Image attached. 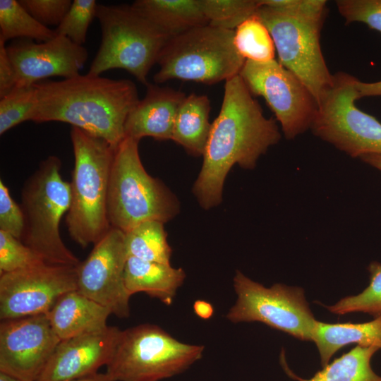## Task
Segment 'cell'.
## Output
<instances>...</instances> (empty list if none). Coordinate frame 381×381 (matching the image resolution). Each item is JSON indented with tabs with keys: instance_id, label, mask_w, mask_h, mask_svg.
<instances>
[{
	"instance_id": "6da1fadb",
	"label": "cell",
	"mask_w": 381,
	"mask_h": 381,
	"mask_svg": "<svg viewBox=\"0 0 381 381\" xmlns=\"http://www.w3.org/2000/svg\"><path fill=\"white\" fill-rule=\"evenodd\" d=\"M281 138L276 121L264 116L239 75L225 82L220 111L212 123L203 162L193 191L208 210L222 201L232 167L253 169L259 157Z\"/></svg>"
},
{
	"instance_id": "7a4b0ae2",
	"label": "cell",
	"mask_w": 381,
	"mask_h": 381,
	"mask_svg": "<svg viewBox=\"0 0 381 381\" xmlns=\"http://www.w3.org/2000/svg\"><path fill=\"white\" fill-rule=\"evenodd\" d=\"M30 121H59L100 138L113 147L125 138L127 116L139 100L130 80L78 75L59 81H40Z\"/></svg>"
},
{
	"instance_id": "3957f363",
	"label": "cell",
	"mask_w": 381,
	"mask_h": 381,
	"mask_svg": "<svg viewBox=\"0 0 381 381\" xmlns=\"http://www.w3.org/2000/svg\"><path fill=\"white\" fill-rule=\"evenodd\" d=\"M74 167L66 215L70 236L81 247L97 243L111 229L107 200L116 148L104 140L72 127Z\"/></svg>"
},
{
	"instance_id": "277c9868",
	"label": "cell",
	"mask_w": 381,
	"mask_h": 381,
	"mask_svg": "<svg viewBox=\"0 0 381 381\" xmlns=\"http://www.w3.org/2000/svg\"><path fill=\"white\" fill-rule=\"evenodd\" d=\"M138 140L125 137L115 150L107 200L111 227L126 232L147 220L165 223L179 211L176 197L144 168Z\"/></svg>"
},
{
	"instance_id": "5b68a950",
	"label": "cell",
	"mask_w": 381,
	"mask_h": 381,
	"mask_svg": "<svg viewBox=\"0 0 381 381\" xmlns=\"http://www.w3.org/2000/svg\"><path fill=\"white\" fill-rule=\"evenodd\" d=\"M61 168L60 159L49 156L26 181L21 193L25 228L20 241L47 263L77 266L80 260L60 234L61 220L71 204L70 183L63 179Z\"/></svg>"
},
{
	"instance_id": "8992f818",
	"label": "cell",
	"mask_w": 381,
	"mask_h": 381,
	"mask_svg": "<svg viewBox=\"0 0 381 381\" xmlns=\"http://www.w3.org/2000/svg\"><path fill=\"white\" fill-rule=\"evenodd\" d=\"M102 42L87 74L121 68L147 85V76L170 37L131 6L97 4Z\"/></svg>"
},
{
	"instance_id": "52a82bcc",
	"label": "cell",
	"mask_w": 381,
	"mask_h": 381,
	"mask_svg": "<svg viewBox=\"0 0 381 381\" xmlns=\"http://www.w3.org/2000/svg\"><path fill=\"white\" fill-rule=\"evenodd\" d=\"M234 35L207 24L171 37L158 57L155 83L179 79L212 85L238 75L246 60L234 47Z\"/></svg>"
},
{
	"instance_id": "ba28073f",
	"label": "cell",
	"mask_w": 381,
	"mask_h": 381,
	"mask_svg": "<svg viewBox=\"0 0 381 381\" xmlns=\"http://www.w3.org/2000/svg\"><path fill=\"white\" fill-rule=\"evenodd\" d=\"M204 346L181 342L162 328L142 324L121 330L106 373L112 381H159L200 360Z\"/></svg>"
},
{
	"instance_id": "9c48e42d",
	"label": "cell",
	"mask_w": 381,
	"mask_h": 381,
	"mask_svg": "<svg viewBox=\"0 0 381 381\" xmlns=\"http://www.w3.org/2000/svg\"><path fill=\"white\" fill-rule=\"evenodd\" d=\"M256 15L272 37L279 63L301 80L318 104L333 82L320 45L325 18L291 13L261 4Z\"/></svg>"
},
{
	"instance_id": "30bf717a",
	"label": "cell",
	"mask_w": 381,
	"mask_h": 381,
	"mask_svg": "<svg viewBox=\"0 0 381 381\" xmlns=\"http://www.w3.org/2000/svg\"><path fill=\"white\" fill-rule=\"evenodd\" d=\"M358 79L342 71L318 102L311 130L322 140L353 157L381 155V122L358 109Z\"/></svg>"
},
{
	"instance_id": "8fae6325",
	"label": "cell",
	"mask_w": 381,
	"mask_h": 381,
	"mask_svg": "<svg viewBox=\"0 0 381 381\" xmlns=\"http://www.w3.org/2000/svg\"><path fill=\"white\" fill-rule=\"evenodd\" d=\"M233 284L236 301L226 313L234 323L262 322L301 341H311L316 319L299 286L276 283L270 287L236 271Z\"/></svg>"
},
{
	"instance_id": "7c38bea8",
	"label": "cell",
	"mask_w": 381,
	"mask_h": 381,
	"mask_svg": "<svg viewBox=\"0 0 381 381\" xmlns=\"http://www.w3.org/2000/svg\"><path fill=\"white\" fill-rule=\"evenodd\" d=\"M238 75L253 95L264 98L286 139L293 140L311 128L318 102L301 80L279 61H246Z\"/></svg>"
},
{
	"instance_id": "4fadbf2b",
	"label": "cell",
	"mask_w": 381,
	"mask_h": 381,
	"mask_svg": "<svg viewBox=\"0 0 381 381\" xmlns=\"http://www.w3.org/2000/svg\"><path fill=\"white\" fill-rule=\"evenodd\" d=\"M76 267L44 262L0 274L1 320L46 315L61 296L77 290Z\"/></svg>"
},
{
	"instance_id": "5bb4252c",
	"label": "cell",
	"mask_w": 381,
	"mask_h": 381,
	"mask_svg": "<svg viewBox=\"0 0 381 381\" xmlns=\"http://www.w3.org/2000/svg\"><path fill=\"white\" fill-rule=\"evenodd\" d=\"M127 258L124 232L111 227L76 267L77 291L119 318L130 315L131 296L124 283Z\"/></svg>"
},
{
	"instance_id": "9a60e30c",
	"label": "cell",
	"mask_w": 381,
	"mask_h": 381,
	"mask_svg": "<svg viewBox=\"0 0 381 381\" xmlns=\"http://www.w3.org/2000/svg\"><path fill=\"white\" fill-rule=\"evenodd\" d=\"M60 341L45 314L1 320L0 373L37 381Z\"/></svg>"
},
{
	"instance_id": "2e32d148",
	"label": "cell",
	"mask_w": 381,
	"mask_h": 381,
	"mask_svg": "<svg viewBox=\"0 0 381 381\" xmlns=\"http://www.w3.org/2000/svg\"><path fill=\"white\" fill-rule=\"evenodd\" d=\"M16 76V86H28L47 78L64 79L80 75L87 50L64 36L43 42L18 39L6 47Z\"/></svg>"
},
{
	"instance_id": "e0dca14e",
	"label": "cell",
	"mask_w": 381,
	"mask_h": 381,
	"mask_svg": "<svg viewBox=\"0 0 381 381\" xmlns=\"http://www.w3.org/2000/svg\"><path fill=\"white\" fill-rule=\"evenodd\" d=\"M121 330L116 327L61 340L37 381H71L107 365Z\"/></svg>"
},
{
	"instance_id": "ac0fdd59",
	"label": "cell",
	"mask_w": 381,
	"mask_h": 381,
	"mask_svg": "<svg viewBox=\"0 0 381 381\" xmlns=\"http://www.w3.org/2000/svg\"><path fill=\"white\" fill-rule=\"evenodd\" d=\"M146 87L145 97L137 102L127 116L125 137L171 140L176 116L186 95L151 83Z\"/></svg>"
},
{
	"instance_id": "d6986e66",
	"label": "cell",
	"mask_w": 381,
	"mask_h": 381,
	"mask_svg": "<svg viewBox=\"0 0 381 381\" xmlns=\"http://www.w3.org/2000/svg\"><path fill=\"white\" fill-rule=\"evenodd\" d=\"M111 311L77 290L61 296L46 314L60 340L106 329Z\"/></svg>"
},
{
	"instance_id": "ffe728a7",
	"label": "cell",
	"mask_w": 381,
	"mask_h": 381,
	"mask_svg": "<svg viewBox=\"0 0 381 381\" xmlns=\"http://www.w3.org/2000/svg\"><path fill=\"white\" fill-rule=\"evenodd\" d=\"M186 278L182 268L128 256L124 269V283L128 294L145 293L165 305H171Z\"/></svg>"
},
{
	"instance_id": "44dd1931",
	"label": "cell",
	"mask_w": 381,
	"mask_h": 381,
	"mask_svg": "<svg viewBox=\"0 0 381 381\" xmlns=\"http://www.w3.org/2000/svg\"><path fill=\"white\" fill-rule=\"evenodd\" d=\"M318 350L324 368L334 353L349 344L375 346L381 350V315L361 323H327L316 320L312 340Z\"/></svg>"
},
{
	"instance_id": "7402d4cb",
	"label": "cell",
	"mask_w": 381,
	"mask_h": 381,
	"mask_svg": "<svg viewBox=\"0 0 381 381\" xmlns=\"http://www.w3.org/2000/svg\"><path fill=\"white\" fill-rule=\"evenodd\" d=\"M131 6L170 37L208 24L200 0H137Z\"/></svg>"
},
{
	"instance_id": "603a6c76",
	"label": "cell",
	"mask_w": 381,
	"mask_h": 381,
	"mask_svg": "<svg viewBox=\"0 0 381 381\" xmlns=\"http://www.w3.org/2000/svg\"><path fill=\"white\" fill-rule=\"evenodd\" d=\"M210 111L207 96H186L176 116L171 140L192 155H203L212 126Z\"/></svg>"
},
{
	"instance_id": "cb8c5ba5",
	"label": "cell",
	"mask_w": 381,
	"mask_h": 381,
	"mask_svg": "<svg viewBox=\"0 0 381 381\" xmlns=\"http://www.w3.org/2000/svg\"><path fill=\"white\" fill-rule=\"evenodd\" d=\"M124 234L128 257L170 265L171 248L163 222L145 221Z\"/></svg>"
},
{
	"instance_id": "d4e9b609",
	"label": "cell",
	"mask_w": 381,
	"mask_h": 381,
	"mask_svg": "<svg viewBox=\"0 0 381 381\" xmlns=\"http://www.w3.org/2000/svg\"><path fill=\"white\" fill-rule=\"evenodd\" d=\"M378 351L375 346H356L305 381H381L371 366L372 358Z\"/></svg>"
},
{
	"instance_id": "484cf974",
	"label": "cell",
	"mask_w": 381,
	"mask_h": 381,
	"mask_svg": "<svg viewBox=\"0 0 381 381\" xmlns=\"http://www.w3.org/2000/svg\"><path fill=\"white\" fill-rule=\"evenodd\" d=\"M56 36L52 30L34 18L16 0H0V39H29L39 42Z\"/></svg>"
},
{
	"instance_id": "4316f807",
	"label": "cell",
	"mask_w": 381,
	"mask_h": 381,
	"mask_svg": "<svg viewBox=\"0 0 381 381\" xmlns=\"http://www.w3.org/2000/svg\"><path fill=\"white\" fill-rule=\"evenodd\" d=\"M234 45L246 61L267 62L274 59L276 49L272 37L256 14L234 30Z\"/></svg>"
},
{
	"instance_id": "83f0119b",
	"label": "cell",
	"mask_w": 381,
	"mask_h": 381,
	"mask_svg": "<svg viewBox=\"0 0 381 381\" xmlns=\"http://www.w3.org/2000/svg\"><path fill=\"white\" fill-rule=\"evenodd\" d=\"M369 284L361 293L341 298L333 305L326 306L330 313L344 315L363 313L373 318L381 315V263L371 262L368 266Z\"/></svg>"
},
{
	"instance_id": "f1b7e54d",
	"label": "cell",
	"mask_w": 381,
	"mask_h": 381,
	"mask_svg": "<svg viewBox=\"0 0 381 381\" xmlns=\"http://www.w3.org/2000/svg\"><path fill=\"white\" fill-rule=\"evenodd\" d=\"M207 23L215 28L235 30L256 14L259 0H200Z\"/></svg>"
},
{
	"instance_id": "f546056e",
	"label": "cell",
	"mask_w": 381,
	"mask_h": 381,
	"mask_svg": "<svg viewBox=\"0 0 381 381\" xmlns=\"http://www.w3.org/2000/svg\"><path fill=\"white\" fill-rule=\"evenodd\" d=\"M34 85L16 86L0 99V135L24 121H30L36 104Z\"/></svg>"
},
{
	"instance_id": "4dcf8cb0",
	"label": "cell",
	"mask_w": 381,
	"mask_h": 381,
	"mask_svg": "<svg viewBox=\"0 0 381 381\" xmlns=\"http://www.w3.org/2000/svg\"><path fill=\"white\" fill-rule=\"evenodd\" d=\"M97 4L95 0H74L61 23L54 29L59 36H64L83 46L90 24L96 18Z\"/></svg>"
},
{
	"instance_id": "1f68e13d",
	"label": "cell",
	"mask_w": 381,
	"mask_h": 381,
	"mask_svg": "<svg viewBox=\"0 0 381 381\" xmlns=\"http://www.w3.org/2000/svg\"><path fill=\"white\" fill-rule=\"evenodd\" d=\"M44 262L20 239L0 230V274Z\"/></svg>"
},
{
	"instance_id": "d6a6232c",
	"label": "cell",
	"mask_w": 381,
	"mask_h": 381,
	"mask_svg": "<svg viewBox=\"0 0 381 381\" xmlns=\"http://www.w3.org/2000/svg\"><path fill=\"white\" fill-rule=\"evenodd\" d=\"M335 2L346 24L362 23L381 33V0H338Z\"/></svg>"
},
{
	"instance_id": "836d02e7",
	"label": "cell",
	"mask_w": 381,
	"mask_h": 381,
	"mask_svg": "<svg viewBox=\"0 0 381 381\" xmlns=\"http://www.w3.org/2000/svg\"><path fill=\"white\" fill-rule=\"evenodd\" d=\"M20 5L43 25L58 26L71 6L70 0H20Z\"/></svg>"
},
{
	"instance_id": "e575fe53",
	"label": "cell",
	"mask_w": 381,
	"mask_h": 381,
	"mask_svg": "<svg viewBox=\"0 0 381 381\" xmlns=\"http://www.w3.org/2000/svg\"><path fill=\"white\" fill-rule=\"evenodd\" d=\"M25 228L21 207L11 198L9 189L0 180V230L20 240Z\"/></svg>"
},
{
	"instance_id": "d590c367",
	"label": "cell",
	"mask_w": 381,
	"mask_h": 381,
	"mask_svg": "<svg viewBox=\"0 0 381 381\" xmlns=\"http://www.w3.org/2000/svg\"><path fill=\"white\" fill-rule=\"evenodd\" d=\"M261 5L272 7L291 13L325 17V0H260Z\"/></svg>"
},
{
	"instance_id": "8d00e7d4",
	"label": "cell",
	"mask_w": 381,
	"mask_h": 381,
	"mask_svg": "<svg viewBox=\"0 0 381 381\" xmlns=\"http://www.w3.org/2000/svg\"><path fill=\"white\" fill-rule=\"evenodd\" d=\"M16 85V72L7 53L6 42L0 39V98L8 94Z\"/></svg>"
},
{
	"instance_id": "74e56055",
	"label": "cell",
	"mask_w": 381,
	"mask_h": 381,
	"mask_svg": "<svg viewBox=\"0 0 381 381\" xmlns=\"http://www.w3.org/2000/svg\"><path fill=\"white\" fill-rule=\"evenodd\" d=\"M356 90L358 99L365 97L381 96V80L375 82H363L358 79Z\"/></svg>"
},
{
	"instance_id": "f35d334b",
	"label": "cell",
	"mask_w": 381,
	"mask_h": 381,
	"mask_svg": "<svg viewBox=\"0 0 381 381\" xmlns=\"http://www.w3.org/2000/svg\"><path fill=\"white\" fill-rule=\"evenodd\" d=\"M193 310L196 315L204 320L210 318L214 313L212 304L202 300H198L194 303Z\"/></svg>"
},
{
	"instance_id": "ab89813d",
	"label": "cell",
	"mask_w": 381,
	"mask_h": 381,
	"mask_svg": "<svg viewBox=\"0 0 381 381\" xmlns=\"http://www.w3.org/2000/svg\"><path fill=\"white\" fill-rule=\"evenodd\" d=\"M360 159L365 164L381 171V155L368 154L361 156Z\"/></svg>"
},
{
	"instance_id": "60d3db41",
	"label": "cell",
	"mask_w": 381,
	"mask_h": 381,
	"mask_svg": "<svg viewBox=\"0 0 381 381\" xmlns=\"http://www.w3.org/2000/svg\"><path fill=\"white\" fill-rule=\"evenodd\" d=\"M71 381H112L109 376L105 373H97L96 374L73 380Z\"/></svg>"
},
{
	"instance_id": "b9f144b4",
	"label": "cell",
	"mask_w": 381,
	"mask_h": 381,
	"mask_svg": "<svg viewBox=\"0 0 381 381\" xmlns=\"http://www.w3.org/2000/svg\"><path fill=\"white\" fill-rule=\"evenodd\" d=\"M0 381H21L3 373H0Z\"/></svg>"
}]
</instances>
